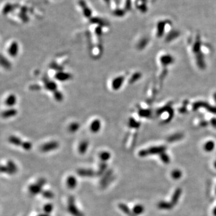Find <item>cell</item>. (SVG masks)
Returning a JSON list of instances; mask_svg holds the SVG:
<instances>
[{"label":"cell","instance_id":"6da1fadb","mask_svg":"<svg viewBox=\"0 0 216 216\" xmlns=\"http://www.w3.org/2000/svg\"><path fill=\"white\" fill-rule=\"evenodd\" d=\"M166 147L165 146H157L152 147L147 150H143L139 152V156L140 157H145L150 155H156L160 154L165 152Z\"/></svg>","mask_w":216,"mask_h":216},{"label":"cell","instance_id":"7a4b0ae2","mask_svg":"<svg viewBox=\"0 0 216 216\" xmlns=\"http://www.w3.org/2000/svg\"><path fill=\"white\" fill-rule=\"evenodd\" d=\"M67 210L73 216H84V213L81 212L76 206L75 199L73 196H70L68 199Z\"/></svg>","mask_w":216,"mask_h":216},{"label":"cell","instance_id":"3957f363","mask_svg":"<svg viewBox=\"0 0 216 216\" xmlns=\"http://www.w3.org/2000/svg\"><path fill=\"white\" fill-rule=\"evenodd\" d=\"M46 181L45 178H40L36 184H33L29 186V191L33 195H36L38 193H42V187L45 186Z\"/></svg>","mask_w":216,"mask_h":216},{"label":"cell","instance_id":"277c9868","mask_svg":"<svg viewBox=\"0 0 216 216\" xmlns=\"http://www.w3.org/2000/svg\"><path fill=\"white\" fill-rule=\"evenodd\" d=\"M126 76L121 75L115 77L111 81L110 87L112 90L117 91L121 88L123 84L124 83Z\"/></svg>","mask_w":216,"mask_h":216},{"label":"cell","instance_id":"5b68a950","mask_svg":"<svg viewBox=\"0 0 216 216\" xmlns=\"http://www.w3.org/2000/svg\"><path fill=\"white\" fill-rule=\"evenodd\" d=\"M59 147V143L57 141H50L45 143L40 147V150L43 152H48L54 151Z\"/></svg>","mask_w":216,"mask_h":216},{"label":"cell","instance_id":"8992f818","mask_svg":"<svg viewBox=\"0 0 216 216\" xmlns=\"http://www.w3.org/2000/svg\"><path fill=\"white\" fill-rule=\"evenodd\" d=\"M55 80L60 82H66L73 78V75L69 72L63 70H58L54 75Z\"/></svg>","mask_w":216,"mask_h":216},{"label":"cell","instance_id":"52a82bcc","mask_svg":"<svg viewBox=\"0 0 216 216\" xmlns=\"http://www.w3.org/2000/svg\"><path fill=\"white\" fill-rule=\"evenodd\" d=\"M19 45L16 41H13L10 43L7 49L8 55L12 58H16L19 53Z\"/></svg>","mask_w":216,"mask_h":216},{"label":"cell","instance_id":"ba28073f","mask_svg":"<svg viewBox=\"0 0 216 216\" xmlns=\"http://www.w3.org/2000/svg\"><path fill=\"white\" fill-rule=\"evenodd\" d=\"M101 121L99 118H95L90 122L89 125V129L91 133H94V134H96V133H98L101 130Z\"/></svg>","mask_w":216,"mask_h":216},{"label":"cell","instance_id":"9c48e42d","mask_svg":"<svg viewBox=\"0 0 216 216\" xmlns=\"http://www.w3.org/2000/svg\"><path fill=\"white\" fill-rule=\"evenodd\" d=\"M58 84L57 82L53 80H50V79H46L44 80V85L43 87L45 89L49 92H52L54 93V92L58 90Z\"/></svg>","mask_w":216,"mask_h":216},{"label":"cell","instance_id":"30bf717a","mask_svg":"<svg viewBox=\"0 0 216 216\" xmlns=\"http://www.w3.org/2000/svg\"><path fill=\"white\" fill-rule=\"evenodd\" d=\"M17 102V98L16 94L13 93L9 94L4 100V105L7 107L10 108H15Z\"/></svg>","mask_w":216,"mask_h":216},{"label":"cell","instance_id":"8fae6325","mask_svg":"<svg viewBox=\"0 0 216 216\" xmlns=\"http://www.w3.org/2000/svg\"><path fill=\"white\" fill-rule=\"evenodd\" d=\"M18 114V110L15 108H10L4 110L1 113L3 119H9L16 117Z\"/></svg>","mask_w":216,"mask_h":216},{"label":"cell","instance_id":"7c38bea8","mask_svg":"<svg viewBox=\"0 0 216 216\" xmlns=\"http://www.w3.org/2000/svg\"><path fill=\"white\" fill-rule=\"evenodd\" d=\"M112 174H113V171L112 169H109L107 171L103 176L101 180H100V184L101 185L102 187H105L107 185L109 184L110 181H111L112 179Z\"/></svg>","mask_w":216,"mask_h":216},{"label":"cell","instance_id":"4fadbf2b","mask_svg":"<svg viewBox=\"0 0 216 216\" xmlns=\"http://www.w3.org/2000/svg\"><path fill=\"white\" fill-rule=\"evenodd\" d=\"M77 172L79 176L83 177H91L97 174V173H96L93 170L91 169H79L77 171Z\"/></svg>","mask_w":216,"mask_h":216},{"label":"cell","instance_id":"5bb4252c","mask_svg":"<svg viewBox=\"0 0 216 216\" xmlns=\"http://www.w3.org/2000/svg\"><path fill=\"white\" fill-rule=\"evenodd\" d=\"M89 147V142L87 140H83L82 141L78 146V151L80 154H85V152L87 151L88 148Z\"/></svg>","mask_w":216,"mask_h":216},{"label":"cell","instance_id":"9a60e30c","mask_svg":"<svg viewBox=\"0 0 216 216\" xmlns=\"http://www.w3.org/2000/svg\"><path fill=\"white\" fill-rule=\"evenodd\" d=\"M66 184L70 189H74L76 188L78 184L77 179L73 175L69 176L66 180Z\"/></svg>","mask_w":216,"mask_h":216},{"label":"cell","instance_id":"2e32d148","mask_svg":"<svg viewBox=\"0 0 216 216\" xmlns=\"http://www.w3.org/2000/svg\"><path fill=\"white\" fill-rule=\"evenodd\" d=\"M8 141L9 143L17 147H19V146L22 147V143L24 142V141H22V139L20 138H19L18 136H15V135H11L10 136H9Z\"/></svg>","mask_w":216,"mask_h":216},{"label":"cell","instance_id":"e0dca14e","mask_svg":"<svg viewBox=\"0 0 216 216\" xmlns=\"http://www.w3.org/2000/svg\"><path fill=\"white\" fill-rule=\"evenodd\" d=\"M80 128V123L78 121H73L70 122L68 126V130L71 133L77 132Z\"/></svg>","mask_w":216,"mask_h":216},{"label":"cell","instance_id":"ac0fdd59","mask_svg":"<svg viewBox=\"0 0 216 216\" xmlns=\"http://www.w3.org/2000/svg\"><path fill=\"white\" fill-rule=\"evenodd\" d=\"M181 193H182V190L180 188H178L177 189H176L175 191L174 192L173 194V196H172V199H171V203H172L173 206H174V205H175L178 203V200H179L181 194Z\"/></svg>","mask_w":216,"mask_h":216},{"label":"cell","instance_id":"d6986e66","mask_svg":"<svg viewBox=\"0 0 216 216\" xmlns=\"http://www.w3.org/2000/svg\"><path fill=\"white\" fill-rule=\"evenodd\" d=\"M173 207V205L171 202H168L165 201H161L158 203V208L161 210H171Z\"/></svg>","mask_w":216,"mask_h":216},{"label":"cell","instance_id":"ffe728a7","mask_svg":"<svg viewBox=\"0 0 216 216\" xmlns=\"http://www.w3.org/2000/svg\"><path fill=\"white\" fill-rule=\"evenodd\" d=\"M144 211H145V208L141 204H136L132 210V212L135 215H141L144 212Z\"/></svg>","mask_w":216,"mask_h":216},{"label":"cell","instance_id":"44dd1931","mask_svg":"<svg viewBox=\"0 0 216 216\" xmlns=\"http://www.w3.org/2000/svg\"><path fill=\"white\" fill-rule=\"evenodd\" d=\"M118 208L123 212L125 213L126 214L128 215L129 216H135L134 214H133V212L130 211L129 208L127 207V205L124 204V203H119L118 204Z\"/></svg>","mask_w":216,"mask_h":216},{"label":"cell","instance_id":"7402d4cb","mask_svg":"<svg viewBox=\"0 0 216 216\" xmlns=\"http://www.w3.org/2000/svg\"><path fill=\"white\" fill-rule=\"evenodd\" d=\"M111 157V154L108 151H103L99 154V158L102 162H106Z\"/></svg>","mask_w":216,"mask_h":216},{"label":"cell","instance_id":"603a6c76","mask_svg":"<svg viewBox=\"0 0 216 216\" xmlns=\"http://www.w3.org/2000/svg\"><path fill=\"white\" fill-rule=\"evenodd\" d=\"M215 143L213 141H208L207 142H205L203 145V149L205 151L207 152H211L214 150L215 148Z\"/></svg>","mask_w":216,"mask_h":216},{"label":"cell","instance_id":"cb8c5ba5","mask_svg":"<svg viewBox=\"0 0 216 216\" xmlns=\"http://www.w3.org/2000/svg\"><path fill=\"white\" fill-rule=\"evenodd\" d=\"M108 168V164H106V162H102L99 165V168L98 171L97 172V175H103L107 171Z\"/></svg>","mask_w":216,"mask_h":216},{"label":"cell","instance_id":"d4e9b609","mask_svg":"<svg viewBox=\"0 0 216 216\" xmlns=\"http://www.w3.org/2000/svg\"><path fill=\"white\" fill-rule=\"evenodd\" d=\"M54 98L58 102H61L64 100V94L59 90H57L54 92Z\"/></svg>","mask_w":216,"mask_h":216},{"label":"cell","instance_id":"484cf974","mask_svg":"<svg viewBox=\"0 0 216 216\" xmlns=\"http://www.w3.org/2000/svg\"><path fill=\"white\" fill-rule=\"evenodd\" d=\"M7 166L8 167L10 170L11 171V172L12 173V175L17 172V167L16 166V164L12 160H8L7 161Z\"/></svg>","mask_w":216,"mask_h":216},{"label":"cell","instance_id":"4316f807","mask_svg":"<svg viewBox=\"0 0 216 216\" xmlns=\"http://www.w3.org/2000/svg\"><path fill=\"white\" fill-rule=\"evenodd\" d=\"M182 172L179 169H175L171 173V177L174 180H179L182 177Z\"/></svg>","mask_w":216,"mask_h":216},{"label":"cell","instance_id":"83f0119b","mask_svg":"<svg viewBox=\"0 0 216 216\" xmlns=\"http://www.w3.org/2000/svg\"><path fill=\"white\" fill-rule=\"evenodd\" d=\"M1 64L6 69H10V67H11V64H10L8 60L3 57H1Z\"/></svg>","mask_w":216,"mask_h":216},{"label":"cell","instance_id":"f1b7e54d","mask_svg":"<svg viewBox=\"0 0 216 216\" xmlns=\"http://www.w3.org/2000/svg\"><path fill=\"white\" fill-rule=\"evenodd\" d=\"M160 160L164 163V164H169L170 162V158L169 156L167 154L164 152L160 154Z\"/></svg>","mask_w":216,"mask_h":216},{"label":"cell","instance_id":"f546056e","mask_svg":"<svg viewBox=\"0 0 216 216\" xmlns=\"http://www.w3.org/2000/svg\"><path fill=\"white\" fill-rule=\"evenodd\" d=\"M42 196L45 198H46L48 199H51L54 198V194L53 193V192L49 191V190H44L42 192Z\"/></svg>","mask_w":216,"mask_h":216},{"label":"cell","instance_id":"4dcf8cb0","mask_svg":"<svg viewBox=\"0 0 216 216\" xmlns=\"http://www.w3.org/2000/svg\"><path fill=\"white\" fill-rule=\"evenodd\" d=\"M22 147L26 151H29L33 148V144L29 141H24Z\"/></svg>","mask_w":216,"mask_h":216},{"label":"cell","instance_id":"1f68e13d","mask_svg":"<svg viewBox=\"0 0 216 216\" xmlns=\"http://www.w3.org/2000/svg\"><path fill=\"white\" fill-rule=\"evenodd\" d=\"M54 209V207H53V205L51 204L50 203H46L45 206H44V208H43V210L45 212L46 214H50L51 212Z\"/></svg>","mask_w":216,"mask_h":216},{"label":"cell","instance_id":"d6a6232c","mask_svg":"<svg viewBox=\"0 0 216 216\" xmlns=\"http://www.w3.org/2000/svg\"><path fill=\"white\" fill-rule=\"evenodd\" d=\"M141 78V75L139 73H135L133 74L131 77L130 78V79L129 80V82L130 83H134L135 82H136L137 80Z\"/></svg>","mask_w":216,"mask_h":216},{"label":"cell","instance_id":"836d02e7","mask_svg":"<svg viewBox=\"0 0 216 216\" xmlns=\"http://www.w3.org/2000/svg\"><path fill=\"white\" fill-rule=\"evenodd\" d=\"M1 172L2 173H6L7 174H9V175H12V173L11 172V171L10 170V169L8 168V167L7 166H1Z\"/></svg>","mask_w":216,"mask_h":216},{"label":"cell","instance_id":"e575fe53","mask_svg":"<svg viewBox=\"0 0 216 216\" xmlns=\"http://www.w3.org/2000/svg\"><path fill=\"white\" fill-rule=\"evenodd\" d=\"M182 135H174V136H172L171 137L169 138V139H168V141L169 142H174V141H178V139H180L182 138Z\"/></svg>","mask_w":216,"mask_h":216},{"label":"cell","instance_id":"d590c367","mask_svg":"<svg viewBox=\"0 0 216 216\" xmlns=\"http://www.w3.org/2000/svg\"><path fill=\"white\" fill-rule=\"evenodd\" d=\"M213 214L214 216H216V207H215L213 210Z\"/></svg>","mask_w":216,"mask_h":216},{"label":"cell","instance_id":"8d00e7d4","mask_svg":"<svg viewBox=\"0 0 216 216\" xmlns=\"http://www.w3.org/2000/svg\"><path fill=\"white\" fill-rule=\"evenodd\" d=\"M39 216H49V215L48 214H40L39 215Z\"/></svg>","mask_w":216,"mask_h":216},{"label":"cell","instance_id":"74e56055","mask_svg":"<svg viewBox=\"0 0 216 216\" xmlns=\"http://www.w3.org/2000/svg\"><path fill=\"white\" fill-rule=\"evenodd\" d=\"M214 168L216 169V161H215V162L214 163Z\"/></svg>","mask_w":216,"mask_h":216},{"label":"cell","instance_id":"f35d334b","mask_svg":"<svg viewBox=\"0 0 216 216\" xmlns=\"http://www.w3.org/2000/svg\"><path fill=\"white\" fill-rule=\"evenodd\" d=\"M215 192H216V190H215ZM215 193H216V192H215Z\"/></svg>","mask_w":216,"mask_h":216},{"label":"cell","instance_id":"ab89813d","mask_svg":"<svg viewBox=\"0 0 216 216\" xmlns=\"http://www.w3.org/2000/svg\"><path fill=\"white\" fill-rule=\"evenodd\" d=\"M38 216H39V215H38Z\"/></svg>","mask_w":216,"mask_h":216}]
</instances>
